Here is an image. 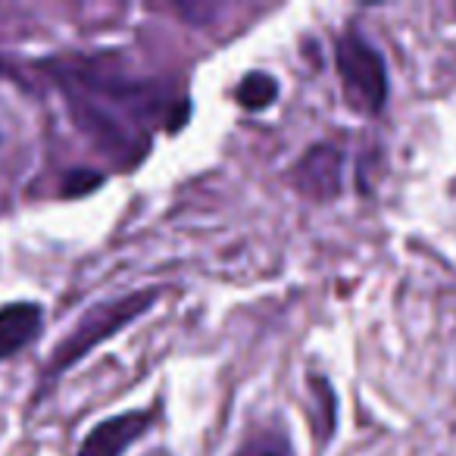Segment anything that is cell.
<instances>
[{"label": "cell", "mask_w": 456, "mask_h": 456, "mask_svg": "<svg viewBox=\"0 0 456 456\" xmlns=\"http://www.w3.org/2000/svg\"><path fill=\"white\" fill-rule=\"evenodd\" d=\"M69 113L78 128L116 163H138L151 144V122L159 116V101L151 85L122 72H107L97 63H69L60 72Z\"/></svg>", "instance_id": "1"}, {"label": "cell", "mask_w": 456, "mask_h": 456, "mask_svg": "<svg viewBox=\"0 0 456 456\" xmlns=\"http://www.w3.org/2000/svg\"><path fill=\"white\" fill-rule=\"evenodd\" d=\"M159 294H163L159 288H141V291H128V294H122V297L103 300V304L91 306L76 322V329L53 347L51 360H47L45 372H41V387L35 397L41 400V394L51 391L76 362H82L85 356L91 354V350L101 347V344L110 341L113 335H119L122 329H128V325L144 316L147 310H153Z\"/></svg>", "instance_id": "2"}, {"label": "cell", "mask_w": 456, "mask_h": 456, "mask_svg": "<svg viewBox=\"0 0 456 456\" xmlns=\"http://www.w3.org/2000/svg\"><path fill=\"white\" fill-rule=\"evenodd\" d=\"M335 69L341 82V94L354 113L379 116L387 103V66L379 47L360 32L344 28L335 41Z\"/></svg>", "instance_id": "3"}, {"label": "cell", "mask_w": 456, "mask_h": 456, "mask_svg": "<svg viewBox=\"0 0 456 456\" xmlns=\"http://www.w3.org/2000/svg\"><path fill=\"white\" fill-rule=\"evenodd\" d=\"M291 184L306 200L329 203L344 191V153L335 144H313L294 163Z\"/></svg>", "instance_id": "4"}, {"label": "cell", "mask_w": 456, "mask_h": 456, "mask_svg": "<svg viewBox=\"0 0 456 456\" xmlns=\"http://www.w3.org/2000/svg\"><path fill=\"white\" fill-rule=\"evenodd\" d=\"M153 410H128L103 419L85 435L78 456H126L128 447H134L153 428Z\"/></svg>", "instance_id": "5"}, {"label": "cell", "mask_w": 456, "mask_h": 456, "mask_svg": "<svg viewBox=\"0 0 456 456\" xmlns=\"http://www.w3.org/2000/svg\"><path fill=\"white\" fill-rule=\"evenodd\" d=\"M45 310L32 300H13L0 306V362L26 350L41 335Z\"/></svg>", "instance_id": "6"}, {"label": "cell", "mask_w": 456, "mask_h": 456, "mask_svg": "<svg viewBox=\"0 0 456 456\" xmlns=\"http://www.w3.org/2000/svg\"><path fill=\"white\" fill-rule=\"evenodd\" d=\"M235 456H294L291 437L281 422H263L244 435Z\"/></svg>", "instance_id": "7"}, {"label": "cell", "mask_w": 456, "mask_h": 456, "mask_svg": "<svg viewBox=\"0 0 456 456\" xmlns=\"http://www.w3.org/2000/svg\"><path fill=\"white\" fill-rule=\"evenodd\" d=\"M279 101V78L273 72H248L241 82L235 85V103L248 113H263Z\"/></svg>", "instance_id": "8"}, {"label": "cell", "mask_w": 456, "mask_h": 456, "mask_svg": "<svg viewBox=\"0 0 456 456\" xmlns=\"http://www.w3.org/2000/svg\"><path fill=\"white\" fill-rule=\"evenodd\" d=\"M310 387H313V403H316L313 435H316V444H329V437L335 435V422H338V397H335V391H331L329 379H319V375L310 379Z\"/></svg>", "instance_id": "9"}, {"label": "cell", "mask_w": 456, "mask_h": 456, "mask_svg": "<svg viewBox=\"0 0 456 456\" xmlns=\"http://www.w3.org/2000/svg\"><path fill=\"white\" fill-rule=\"evenodd\" d=\"M22 141V113L13 97L0 85V153H7Z\"/></svg>", "instance_id": "10"}]
</instances>
